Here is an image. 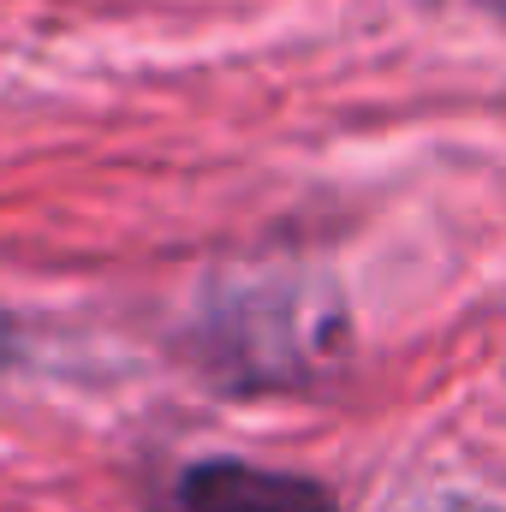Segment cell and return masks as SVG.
Masks as SVG:
<instances>
[{"label":"cell","mask_w":506,"mask_h":512,"mask_svg":"<svg viewBox=\"0 0 506 512\" xmlns=\"http://www.w3.org/2000/svg\"><path fill=\"white\" fill-rule=\"evenodd\" d=\"M173 512H340V507L310 477L245 465V459H203V465L179 471Z\"/></svg>","instance_id":"cell-1"},{"label":"cell","mask_w":506,"mask_h":512,"mask_svg":"<svg viewBox=\"0 0 506 512\" xmlns=\"http://www.w3.org/2000/svg\"><path fill=\"white\" fill-rule=\"evenodd\" d=\"M483 6H489V12H495V18H506V0H483Z\"/></svg>","instance_id":"cell-3"},{"label":"cell","mask_w":506,"mask_h":512,"mask_svg":"<svg viewBox=\"0 0 506 512\" xmlns=\"http://www.w3.org/2000/svg\"><path fill=\"white\" fill-rule=\"evenodd\" d=\"M6 364H12V322L0 316V370H6Z\"/></svg>","instance_id":"cell-2"}]
</instances>
